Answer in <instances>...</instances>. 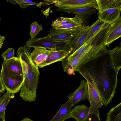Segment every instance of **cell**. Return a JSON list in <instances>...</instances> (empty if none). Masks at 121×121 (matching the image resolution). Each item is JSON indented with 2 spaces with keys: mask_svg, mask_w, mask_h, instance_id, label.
I'll list each match as a JSON object with an SVG mask.
<instances>
[{
  "mask_svg": "<svg viewBox=\"0 0 121 121\" xmlns=\"http://www.w3.org/2000/svg\"><path fill=\"white\" fill-rule=\"evenodd\" d=\"M89 73L94 80L105 106L116 92L119 71L114 66L112 53L106 47L77 69Z\"/></svg>",
  "mask_w": 121,
  "mask_h": 121,
  "instance_id": "cell-1",
  "label": "cell"
},
{
  "mask_svg": "<svg viewBox=\"0 0 121 121\" xmlns=\"http://www.w3.org/2000/svg\"><path fill=\"white\" fill-rule=\"evenodd\" d=\"M31 52L26 45L20 47L16 53L21 60L24 79L20 96L23 100L32 102L35 101L40 72L39 67L30 57Z\"/></svg>",
  "mask_w": 121,
  "mask_h": 121,
  "instance_id": "cell-2",
  "label": "cell"
},
{
  "mask_svg": "<svg viewBox=\"0 0 121 121\" xmlns=\"http://www.w3.org/2000/svg\"><path fill=\"white\" fill-rule=\"evenodd\" d=\"M86 80L87 84L88 96L87 99L90 103L89 114L96 111L103 105V103L94 82L88 73L77 70Z\"/></svg>",
  "mask_w": 121,
  "mask_h": 121,
  "instance_id": "cell-3",
  "label": "cell"
},
{
  "mask_svg": "<svg viewBox=\"0 0 121 121\" xmlns=\"http://www.w3.org/2000/svg\"><path fill=\"white\" fill-rule=\"evenodd\" d=\"M0 75L7 91L14 94L21 90L24 80L23 76H14L2 64Z\"/></svg>",
  "mask_w": 121,
  "mask_h": 121,
  "instance_id": "cell-4",
  "label": "cell"
},
{
  "mask_svg": "<svg viewBox=\"0 0 121 121\" xmlns=\"http://www.w3.org/2000/svg\"><path fill=\"white\" fill-rule=\"evenodd\" d=\"M26 43L29 50L31 48L38 47L52 50H58L70 47L69 43L67 42L46 39L44 37L30 38Z\"/></svg>",
  "mask_w": 121,
  "mask_h": 121,
  "instance_id": "cell-5",
  "label": "cell"
},
{
  "mask_svg": "<svg viewBox=\"0 0 121 121\" xmlns=\"http://www.w3.org/2000/svg\"><path fill=\"white\" fill-rule=\"evenodd\" d=\"M54 6L58 8H91L98 10L96 0H53Z\"/></svg>",
  "mask_w": 121,
  "mask_h": 121,
  "instance_id": "cell-6",
  "label": "cell"
},
{
  "mask_svg": "<svg viewBox=\"0 0 121 121\" xmlns=\"http://www.w3.org/2000/svg\"><path fill=\"white\" fill-rule=\"evenodd\" d=\"M56 10L75 14L83 21L84 25L86 24L93 15L97 12V10L92 8L82 7L77 8H58Z\"/></svg>",
  "mask_w": 121,
  "mask_h": 121,
  "instance_id": "cell-7",
  "label": "cell"
},
{
  "mask_svg": "<svg viewBox=\"0 0 121 121\" xmlns=\"http://www.w3.org/2000/svg\"><path fill=\"white\" fill-rule=\"evenodd\" d=\"M76 31L66 29L52 30H50L46 39L62 41L70 43L71 41L79 32Z\"/></svg>",
  "mask_w": 121,
  "mask_h": 121,
  "instance_id": "cell-8",
  "label": "cell"
},
{
  "mask_svg": "<svg viewBox=\"0 0 121 121\" xmlns=\"http://www.w3.org/2000/svg\"><path fill=\"white\" fill-rule=\"evenodd\" d=\"M88 96L87 82L85 80H81L79 87L68 95L70 104L73 106L81 101L87 99Z\"/></svg>",
  "mask_w": 121,
  "mask_h": 121,
  "instance_id": "cell-9",
  "label": "cell"
},
{
  "mask_svg": "<svg viewBox=\"0 0 121 121\" xmlns=\"http://www.w3.org/2000/svg\"><path fill=\"white\" fill-rule=\"evenodd\" d=\"M121 36V17L110 24L107 32L104 42V45H109Z\"/></svg>",
  "mask_w": 121,
  "mask_h": 121,
  "instance_id": "cell-10",
  "label": "cell"
},
{
  "mask_svg": "<svg viewBox=\"0 0 121 121\" xmlns=\"http://www.w3.org/2000/svg\"><path fill=\"white\" fill-rule=\"evenodd\" d=\"M72 51V49L70 47L60 50H51V51L47 60L39 66L38 67L42 68L54 63L61 61L69 55Z\"/></svg>",
  "mask_w": 121,
  "mask_h": 121,
  "instance_id": "cell-11",
  "label": "cell"
},
{
  "mask_svg": "<svg viewBox=\"0 0 121 121\" xmlns=\"http://www.w3.org/2000/svg\"><path fill=\"white\" fill-rule=\"evenodd\" d=\"M91 27V25L85 26L84 25L82 29L71 41L69 45L72 51L70 54L78 49L84 43Z\"/></svg>",
  "mask_w": 121,
  "mask_h": 121,
  "instance_id": "cell-12",
  "label": "cell"
},
{
  "mask_svg": "<svg viewBox=\"0 0 121 121\" xmlns=\"http://www.w3.org/2000/svg\"><path fill=\"white\" fill-rule=\"evenodd\" d=\"M51 51L50 49L36 47L30 53V58L34 64L38 66L47 60Z\"/></svg>",
  "mask_w": 121,
  "mask_h": 121,
  "instance_id": "cell-13",
  "label": "cell"
},
{
  "mask_svg": "<svg viewBox=\"0 0 121 121\" xmlns=\"http://www.w3.org/2000/svg\"><path fill=\"white\" fill-rule=\"evenodd\" d=\"M121 9L114 8L98 12L99 19L105 23L110 24L119 19L120 15Z\"/></svg>",
  "mask_w": 121,
  "mask_h": 121,
  "instance_id": "cell-14",
  "label": "cell"
},
{
  "mask_svg": "<svg viewBox=\"0 0 121 121\" xmlns=\"http://www.w3.org/2000/svg\"><path fill=\"white\" fill-rule=\"evenodd\" d=\"M14 76H23L22 69L21 61L17 57L13 58L2 64Z\"/></svg>",
  "mask_w": 121,
  "mask_h": 121,
  "instance_id": "cell-15",
  "label": "cell"
},
{
  "mask_svg": "<svg viewBox=\"0 0 121 121\" xmlns=\"http://www.w3.org/2000/svg\"><path fill=\"white\" fill-rule=\"evenodd\" d=\"M72 107L68 100L61 106L56 115L49 121H64L71 118L70 114Z\"/></svg>",
  "mask_w": 121,
  "mask_h": 121,
  "instance_id": "cell-16",
  "label": "cell"
},
{
  "mask_svg": "<svg viewBox=\"0 0 121 121\" xmlns=\"http://www.w3.org/2000/svg\"><path fill=\"white\" fill-rule=\"evenodd\" d=\"M90 109V107L83 104L77 105L71 109V117L75 119L77 121H84L88 115Z\"/></svg>",
  "mask_w": 121,
  "mask_h": 121,
  "instance_id": "cell-17",
  "label": "cell"
},
{
  "mask_svg": "<svg viewBox=\"0 0 121 121\" xmlns=\"http://www.w3.org/2000/svg\"><path fill=\"white\" fill-rule=\"evenodd\" d=\"M98 12L109 9H121V0H96Z\"/></svg>",
  "mask_w": 121,
  "mask_h": 121,
  "instance_id": "cell-18",
  "label": "cell"
},
{
  "mask_svg": "<svg viewBox=\"0 0 121 121\" xmlns=\"http://www.w3.org/2000/svg\"><path fill=\"white\" fill-rule=\"evenodd\" d=\"M110 26V24L105 23L94 37L87 44L92 47L104 44L106 34Z\"/></svg>",
  "mask_w": 121,
  "mask_h": 121,
  "instance_id": "cell-19",
  "label": "cell"
},
{
  "mask_svg": "<svg viewBox=\"0 0 121 121\" xmlns=\"http://www.w3.org/2000/svg\"><path fill=\"white\" fill-rule=\"evenodd\" d=\"M84 25L82 20L77 15L73 17L72 21L67 24L54 28L53 30H69L79 31Z\"/></svg>",
  "mask_w": 121,
  "mask_h": 121,
  "instance_id": "cell-20",
  "label": "cell"
},
{
  "mask_svg": "<svg viewBox=\"0 0 121 121\" xmlns=\"http://www.w3.org/2000/svg\"><path fill=\"white\" fill-rule=\"evenodd\" d=\"M105 24L99 19L91 25V28L89 32L84 43H87L91 40Z\"/></svg>",
  "mask_w": 121,
  "mask_h": 121,
  "instance_id": "cell-21",
  "label": "cell"
},
{
  "mask_svg": "<svg viewBox=\"0 0 121 121\" xmlns=\"http://www.w3.org/2000/svg\"><path fill=\"white\" fill-rule=\"evenodd\" d=\"M106 121H121V102L107 113Z\"/></svg>",
  "mask_w": 121,
  "mask_h": 121,
  "instance_id": "cell-22",
  "label": "cell"
},
{
  "mask_svg": "<svg viewBox=\"0 0 121 121\" xmlns=\"http://www.w3.org/2000/svg\"><path fill=\"white\" fill-rule=\"evenodd\" d=\"M111 50L114 66L116 69L119 71L121 68V42L113 50Z\"/></svg>",
  "mask_w": 121,
  "mask_h": 121,
  "instance_id": "cell-23",
  "label": "cell"
},
{
  "mask_svg": "<svg viewBox=\"0 0 121 121\" xmlns=\"http://www.w3.org/2000/svg\"><path fill=\"white\" fill-rule=\"evenodd\" d=\"M14 94L9 91L6 92L0 98V116L5 117V112L6 107L10 99L14 96Z\"/></svg>",
  "mask_w": 121,
  "mask_h": 121,
  "instance_id": "cell-24",
  "label": "cell"
},
{
  "mask_svg": "<svg viewBox=\"0 0 121 121\" xmlns=\"http://www.w3.org/2000/svg\"><path fill=\"white\" fill-rule=\"evenodd\" d=\"M30 28V35L31 39L35 38L36 35L43 29L42 26L39 24L36 21L31 24Z\"/></svg>",
  "mask_w": 121,
  "mask_h": 121,
  "instance_id": "cell-25",
  "label": "cell"
},
{
  "mask_svg": "<svg viewBox=\"0 0 121 121\" xmlns=\"http://www.w3.org/2000/svg\"><path fill=\"white\" fill-rule=\"evenodd\" d=\"M92 47L88 44L84 43L80 47L68 57L71 58L81 54L91 48Z\"/></svg>",
  "mask_w": 121,
  "mask_h": 121,
  "instance_id": "cell-26",
  "label": "cell"
},
{
  "mask_svg": "<svg viewBox=\"0 0 121 121\" xmlns=\"http://www.w3.org/2000/svg\"><path fill=\"white\" fill-rule=\"evenodd\" d=\"M18 1L20 8L23 9H25L28 6L32 5H35L40 8L43 4L45 3V2L35 3L28 0H18Z\"/></svg>",
  "mask_w": 121,
  "mask_h": 121,
  "instance_id": "cell-27",
  "label": "cell"
},
{
  "mask_svg": "<svg viewBox=\"0 0 121 121\" xmlns=\"http://www.w3.org/2000/svg\"><path fill=\"white\" fill-rule=\"evenodd\" d=\"M15 53L13 48H9L2 54V56L4 60V61L8 60L14 57Z\"/></svg>",
  "mask_w": 121,
  "mask_h": 121,
  "instance_id": "cell-28",
  "label": "cell"
},
{
  "mask_svg": "<svg viewBox=\"0 0 121 121\" xmlns=\"http://www.w3.org/2000/svg\"><path fill=\"white\" fill-rule=\"evenodd\" d=\"M84 121H101L99 109L89 114Z\"/></svg>",
  "mask_w": 121,
  "mask_h": 121,
  "instance_id": "cell-29",
  "label": "cell"
},
{
  "mask_svg": "<svg viewBox=\"0 0 121 121\" xmlns=\"http://www.w3.org/2000/svg\"><path fill=\"white\" fill-rule=\"evenodd\" d=\"M62 17H60L54 21L51 24L52 29L56 27H58L62 22Z\"/></svg>",
  "mask_w": 121,
  "mask_h": 121,
  "instance_id": "cell-30",
  "label": "cell"
},
{
  "mask_svg": "<svg viewBox=\"0 0 121 121\" xmlns=\"http://www.w3.org/2000/svg\"><path fill=\"white\" fill-rule=\"evenodd\" d=\"M72 19L73 17L70 18L62 17V22L59 26H64L67 24L71 22L72 21Z\"/></svg>",
  "mask_w": 121,
  "mask_h": 121,
  "instance_id": "cell-31",
  "label": "cell"
},
{
  "mask_svg": "<svg viewBox=\"0 0 121 121\" xmlns=\"http://www.w3.org/2000/svg\"><path fill=\"white\" fill-rule=\"evenodd\" d=\"M5 89H6L4 86L0 75V92H3Z\"/></svg>",
  "mask_w": 121,
  "mask_h": 121,
  "instance_id": "cell-32",
  "label": "cell"
},
{
  "mask_svg": "<svg viewBox=\"0 0 121 121\" xmlns=\"http://www.w3.org/2000/svg\"><path fill=\"white\" fill-rule=\"evenodd\" d=\"M6 38L4 36H2L0 35V50L3 44L4 41Z\"/></svg>",
  "mask_w": 121,
  "mask_h": 121,
  "instance_id": "cell-33",
  "label": "cell"
},
{
  "mask_svg": "<svg viewBox=\"0 0 121 121\" xmlns=\"http://www.w3.org/2000/svg\"><path fill=\"white\" fill-rule=\"evenodd\" d=\"M7 2L10 3L15 5L17 4H19L18 0H7Z\"/></svg>",
  "mask_w": 121,
  "mask_h": 121,
  "instance_id": "cell-34",
  "label": "cell"
},
{
  "mask_svg": "<svg viewBox=\"0 0 121 121\" xmlns=\"http://www.w3.org/2000/svg\"><path fill=\"white\" fill-rule=\"evenodd\" d=\"M20 121H33L30 119L29 117H27L24 118L22 120Z\"/></svg>",
  "mask_w": 121,
  "mask_h": 121,
  "instance_id": "cell-35",
  "label": "cell"
},
{
  "mask_svg": "<svg viewBox=\"0 0 121 121\" xmlns=\"http://www.w3.org/2000/svg\"><path fill=\"white\" fill-rule=\"evenodd\" d=\"M5 117L3 116H0V121H5Z\"/></svg>",
  "mask_w": 121,
  "mask_h": 121,
  "instance_id": "cell-36",
  "label": "cell"
},
{
  "mask_svg": "<svg viewBox=\"0 0 121 121\" xmlns=\"http://www.w3.org/2000/svg\"><path fill=\"white\" fill-rule=\"evenodd\" d=\"M3 92H0V98L1 97V96L2 94L3 93Z\"/></svg>",
  "mask_w": 121,
  "mask_h": 121,
  "instance_id": "cell-37",
  "label": "cell"
},
{
  "mask_svg": "<svg viewBox=\"0 0 121 121\" xmlns=\"http://www.w3.org/2000/svg\"><path fill=\"white\" fill-rule=\"evenodd\" d=\"M0 20H1V18L0 17Z\"/></svg>",
  "mask_w": 121,
  "mask_h": 121,
  "instance_id": "cell-38",
  "label": "cell"
}]
</instances>
